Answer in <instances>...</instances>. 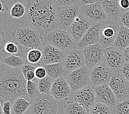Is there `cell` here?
<instances>
[{
  "instance_id": "9a60e30c",
  "label": "cell",
  "mask_w": 129,
  "mask_h": 114,
  "mask_svg": "<svg viewBox=\"0 0 129 114\" xmlns=\"http://www.w3.org/2000/svg\"><path fill=\"white\" fill-rule=\"evenodd\" d=\"M86 65L90 69L102 62L105 49L100 44L87 46L82 50Z\"/></svg>"
},
{
  "instance_id": "7bdbcfd3",
  "label": "cell",
  "mask_w": 129,
  "mask_h": 114,
  "mask_svg": "<svg viewBox=\"0 0 129 114\" xmlns=\"http://www.w3.org/2000/svg\"><path fill=\"white\" fill-rule=\"evenodd\" d=\"M7 10V7H6L5 2L4 1H2L1 2V11L4 12Z\"/></svg>"
},
{
  "instance_id": "603a6c76",
  "label": "cell",
  "mask_w": 129,
  "mask_h": 114,
  "mask_svg": "<svg viewBox=\"0 0 129 114\" xmlns=\"http://www.w3.org/2000/svg\"><path fill=\"white\" fill-rule=\"evenodd\" d=\"M113 46L122 51H124L128 47L129 29L122 26H120Z\"/></svg>"
},
{
  "instance_id": "ac0fdd59",
  "label": "cell",
  "mask_w": 129,
  "mask_h": 114,
  "mask_svg": "<svg viewBox=\"0 0 129 114\" xmlns=\"http://www.w3.org/2000/svg\"><path fill=\"white\" fill-rule=\"evenodd\" d=\"M42 65L62 62L66 53L50 45H44L42 49Z\"/></svg>"
},
{
  "instance_id": "9c48e42d",
  "label": "cell",
  "mask_w": 129,
  "mask_h": 114,
  "mask_svg": "<svg viewBox=\"0 0 129 114\" xmlns=\"http://www.w3.org/2000/svg\"><path fill=\"white\" fill-rule=\"evenodd\" d=\"M114 72L105 64L101 62L90 69V85L94 88L103 85H108Z\"/></svg>"
},
{
  "instance_id": "30bf717a",
  "label": "cell",
  "mask_w": 129,
  "mask_h": 114,
  "mask_svg": "<svg viewBox=\"0 0 129 114\" xmlns=\"http://www.w3.org/2000/svg\"><path fill=\"white\" fill-rule=\"evenodd\" d=\"M108 85L111 88L118 103L129 99V82L120 72H115Z\"/></svg>"
},
{
  "instance_id": "2e32d148",
  "label": "cell",
  "mask_w": 129,
  "mask_h": 114,
  "mask_svg": "<svg viewBox=\"0 0 129 114\" xmlns=\"http://www.w3.org/2000/svg\"><path fill=\"white\" fill-rule=\"evenodd\" d=\"M92 24L90 21L80 13L67 31L71 35L76 44H78Z\"/></svg>"
},
{
  "instance_id": "b9f144b4",
  "label": "cell",
  "mask_w": 129,
  "mask_h": 114,
  "mask_svg": "<svg viewBox=\"0 0 129 114\" xmlns=\"http://www.w3.org/2000/svg\"><path fill=\"white\" fill-rule=\"evenodd\" d=\"M124 58L126 62H129V46L123 51Z\"/></svg>"
},
{
  "instance_id": "7a4b0ae2",
  "label": "cell",
  "mask_w": 129,
  "mask_h": 114,
  "mask_svg": "<svg viewBox=\"0 0 129 114\" xmlns=\"http://www.w3.org/2000/svg\"><path fill=\"white\" fill-rule=\"evenodd\" d=\"M27 81L21 68H14L1 62L0 64V95L11 102L26 95Z\"/></svg>"
},
{
  "instance_id": "44dd1931",
  "label": "cell",
  "mask_w": 129,
  "mask_h": 114,
  "mask_svg": "<svg viewBox=\"0 0 129 114\" xmlns=\"http://www.w3.org/2000/svg\"><path fill=\"white\" fill-rule=\"evenodd\" d=\"M100 3L108 19L118 21L122 13L119 0H100Z\"/></svg>"
},
{
  "instance_id": "f546056e",
  "label": "cell",
  "mask_w": 129,
  "mask_h": 114,
  "mask_svg": "<svg viewBox=\"0 0 129 114\" xmlns=\"http://www.w3.org/2000/svg\"><path fill=\"white\" fill-rule=\"evenodd\" d=\"M54 82V80L48 75L44 79L39 80V88L40 93L50 95Z\"/></svg>"
},
{
  "instance_id": "8d00e7d4",
  "label": "cell",
  "mask_w": 129,
  "mask_h": 114,
  "mask_svg": "<svg viewBox=\"0 0 129 114\" xmlns=\"http://www.w3.org/2000/svg\"><path fill=\"white\" fill-rule=\"evenodd\" d=\"M121 74L129 82V62H126L120 71Z\"/></svg>"
},
{
  "instance_id": "7c38bea8",
  "label": "cell",
  "mask_w": 129,
  "mask_h": 114,
  "mask_svg": "<svg viewBox=\"0 0 129 114\" xmlns=\"http://www.w3.org/2000/svg\"><path fill=\"white\" fill-rule=\"evenodd\" d=\"M80 13L92 24L103 22L108 19L100 2L91 5H80Z\"/></svg>"
},
{
  "instance_id": "ba28073f",
  "label": "cell",
  "mask_w": 129,
  "mask_h": 114,
  "mask_svg": "<svg viewBox=\"0 0 129 114\" xmlns=\"http://www.w3.org/2000/svg\"><path fill=\"white\" fill-rule=\"evenodd\" d=\"M90 69L85 65L70 72L66 76L73 93L90 85Z\"/></svg>"
},
{
  "instance_id": "7402d4cb",
  "label": "cell",
  "mask_w": 129,
  "mask_h": 114,
  "mask_svg": "<svg viewBox=\"0 0 129 114\" xmlns=\"http://www.w3.org/2000/svg\"><path fill=\"white\" fill-rule=\"evenodd\" d=\"M44 66L46 70L47 75L54 80L66 78L68 74L63 61L57 64L44 65Z\"/></svg>"
},
{
  "instance_id": "d590c367",
  "label": "cell",
  "mask_w": 129,
  "mask_h": 114,
  "mask_svg": "<svg viewBox=\"0 0 129 114\" xmlns=\"http://www.w3.org/2000/svg\"><path fill=\"white\" fill-rule=\"evenodd\" d=\"M1 109L4 114H12V104L11 101H6L2 104L1 101Z\"/></svg>"
},
{
  "instance_id": "ab89813d",
  "label": "cell",
  "mask_w": 129,
  "mask_h": 114,
  "mask_svg": "<svg viewBox=\"0 0 129 114\" xmlns=\"http://www.w3.org/2000/svg\"><path fill=\"white\" fill-rule=\"evenodd\" d=\"M36 67H37L31 65L30 64H25V65H24L23 66H22V67H21V69L24 74V73H25L26 71H27L29 70H35Z\"/></svg>"
},
{
  "instance_id": "1f68e13d",
  "label": "cell",
  "mask_w": 129,
  "mask_h": 114,
  "mask_svg": "<svg viewBox=\"0 0 129 114\" xmlns=\"http://www.w3.org/2000/svg\"><path fill=\"white\" fill-rule=\"evenodd\" d=\"M114 114H129V99L117 103L114 107Z\"/></svg>"
},
{
  "instance_id": "836d02e7",
  "label": "cell",
  "mask_w": 129,
  "mask_h": 114,
  "mask_svg": "<svg viewBox=\"0 0 129 114\" xmlns=\"http://www.w3.org/2000/svg\"><path fill=\"white\" fill-rule=\"evenodd\" d=\"M118 21L121 26L129 29V11L122 12Z\"/></svg>"
},
{
  "instance_id": "d4e9b609",
  "label": "cell",
  "mask_w": 129,
  "mask_h": 114,
  "mask_svg": "<svg viewBox=\"0 0 129 114\" xmlns=\"http://www.w3.org/2000/svg\"><path fill=\"white\" fill-rule=\"evenodd\" d=\"M1 62L14 68H21L26 64L25 61L19 56L6 54H4L1 56Z\"/></svg>"
},
{
  "instance_id": "484cf974",
  "label": "cell",
  "mask_w": 129,
  "mask_h": 114,
  "mask_svg": "<svg viewBox=\"0 0 129 114\" xmlns=\"http://www.w3.org/2000/svg\"><path fill=\"white\" fill-rule=\"evenodd\" d=\"M31 103L25 98H19L15 100L12 105V114H24L29 109Z\"/></svg>"
},
{
  "instance_id": "f35d334b",
  "label": "cell",
  "mask_w": 129,
  "mask_h": 114,
  "mask_svg": "<svg viewBox=\"0 0 129 114\" xmlns=\"http://www.w3.org/2000/svg\"><path fill=\"white\" fill-rule=\"evenodd\" d=\"M24 76L25 77V78L27 81H32V80H34L36 78L35 70L27 71L25 73H24Z\"/></svg>"
},
{
  "instance_id": "5b68a950",
  "label": "cell",
  "mask_w": 129,
  "mask_h": 114,
  "mask_svg": "<svg viewBox=\"0 0 129 114\" xmlns=\"http://www.w3.org/2000/svg\"><path fill=\"white\" fill-rule=\"evenodd\" d=\"M58 109L56 100L51 95L41 94L33 101L29 114H57Z\"/></svg>"
},
{
  "instance_id": "74e56055",
  "label": "cell",
  "mask_w": 129,
  "mask_h": 114,
  "mask_svg": "<svg viewBox=\"0 0 129 114\" xmlns=\"http://www.w3.org/2000/svg\"><path fill=\"white\" fill-rule=\"evenodd\" d=\"M119 3L122 13L129 11V0H119Z\"/></svg>"
},
{
  "instance_id": "cb8c5ba5",
  "label": "cell",
  "mask_w": 129,
  "mask_h": 114,
  "mask_svg": "<svg viewBox=\"0 0 129 114\" xmlns=\"http://www.w3.org/2000/svg\"><path fill=\"white\" fill-rule=\"evenodd\" d=\"M42 53L39 49H29L27 50L25 61L26 64H30L34 66H43L42 64ZM37 67V66H36Z\"/></svg>"
},
{
  "instance_id": "8fae6325",
  "label": "cell",
  "mask_w": 129,
  "mask_h": 114,
  "mask_svg": "<svg viewBox=\"0 0 129 114\" xmlns=\"http://www.w3.org/2000/svg\"><path fill=\"white\" fill-rule=\"evenodd\" d=\"M102 62L105 64L114 73L120 72L126 62L123 51L114 46L105 49Z\"/></svg>"
},
{
  "instance_id": "d6986e66",
  "label": "cell",
  "mask_w": 129,
  "mask_h": 114,
  "mask_svg": "<svg viewBox=\"0 0 129 114\" xmlns=\"http://www.w3.org/2000/svg\"><path fill=\"white\" fill-rule=\"evenodd\" d=\"M101 26L102 22L92 24L80 41L77 44L78 48L83 50L87 46L100 44Z\"/></svg>"
},
{
  "instance_id": "52a82bcc",
  "label": "cell",
  "mask_w": 129,
  "mask_h": 114,
  "mask_svg": "<svg viewBox=\"0 0 129 114\" xmlns=\"http://www.w3.org/2000/svg\"><path fill=\"white\" fill-rule=\"evenodd\" d=\"M80 14V5L57 7L58 29L67 31Z\"/></svg>"
},
{
  "instance_id": "4fadbf2b",
  "label": "cell",
  "mask_w": 129,
  "mask_h": 114,
  "mask_svg": "<svg viewBox=\"0 0 129 114\" xmlns=\"http://www.w3.org/2000/svg\"><path fill=\"white\" fill-rule=\"evenodd\" d=\"M73 97L75 101L84 107L88 113L91 107L97 102L94 88L91 85L74 92Z\"/></svg>"
},
{
  "instance_id": "4dcf8cb0",
  "label": "cell",
  "mask_w": 129,
  "mask_h": 114,
  "mask_svg": "<svg viewBox=\"0 0 129 114\" xmlns=\"http://www.w3.org/2000/svg\"><path fill=\"white\" fill-rule=\"evenodd\" d=\"M89 114H111L110 107L97 102L90 109Z\"/></svg>"
},
{
  "instance_id": "5bb4252c",
  "label": "cell",
  "mask_w": 129,
  "mask_h": 114,
  "mask_svg": "<svg viewBox=\"0 0 129 114\" xmlns=\"http://www.w3.org/2000/svg\"><path fill=\"white\" fill-rule=\"evenodd\" d=\"M63 63L68 73L86 65L82 50L78 48L66 53Z\"/></svg>"
},
{
  "instance_id": "8992f818",
  "label": "cell",
  "mask_w": 129,
  "mask_h": 114,
  "mask_svg": "<svg viewBox=\"0 0 129 114\" xmlns=\"http://www.w3.org/2000/svg\"><path fill=\"white\" fill-rule=\"evenodd\" d=\"M120 26L119 21L115 20L108 19L102 22L100 44L104 49L114 46Z\"/></svg>"
},
{
  "instance_id": "e575fe53",
  "label": "cell",
  "mask_w": 129,
  "mask_h": 114,
  "mask_svg": "<svg viewBox=\"0 0 129 114\" xmlns=\"http://www.w3.org/2000/svg\"><path fill=\"white\" fill-rule=\"evenodd\" d=\"M35 77L37 79L41 80L45 78L47 76L46 70L44 66H40L37 67L35 70Z\"/></svg>"
},
{
  "instance_id": "277c9868",
  "label": "cell",
  "mask_w": 129,
  "mask_h": 114,
  "mask_svg": "<svg viewBox=\"0 0 129 114\" xmlns=\"http://www.w3.org/2000/svg\"><path fill=\"white\" fill-rule=\"evenodd\" d=\"M41 37L44 45H50L65 53L78 48L74 39L67 31L56 29Z\"/></svg>"
},
{
  "instance_id": "3957f363",
  "label": "cell",
  "mask_w": 129,
  "mask_h": 114,
  "mask_svg": "<svg viewBox=\"0 0 129 114\" xmlns=\"http://www.w3.org/2000/svg\"><path fill=\"white\" fill-rule=\"evenodd\" d=\"M12 36L15 42L25 49L42 50L44 46L41 35L29 26L17 25L12 32Z\"/></svg>"
},
{
  "instance_id": "60d3db41",
  "label": "cell",
  "mask_w": 129,
  "mask_h": 114,
  "mask_svg": "<svg viewBox=\"0 0 129 114\" xmlns=\"http://www.w3.org/2000/svg\"><path fill=\"white\" fill-rule=\"evenodd\" d=\"M100 0H79V5L80 6L91 5L100 2Z\"/></svg>"
},
{
  "instance_id": "4316f807",
  "label": "cell",
  "mask_w": 129,
  "mask_h": 114,
  "mask_svg": "<svg viewBox=\"0 0 129 114\" xmlns=\"http://www.w3.org/2000/svg\"><path fill=\"white\" fill-rule=\"evenodd\" d=\"M26 6L21 0H16L10 12L11 17L14 19H19L26 14Z\"/></svg>"
},
{
  "instance_id": "ffe728a7",
  "label": "cell",
  "mask_w": 129,
  "mask_h": 114,
  "mask_svg": "<svg viewBox=\"0 0 129 114\" xmlns=\"http://www.w3.org/2000/svg\"><path fill=\"white\" fill-rule=\"evenodd\" d=\"M97 101L109 107H114L118 103L112 89L108 85H103L94 87Z\"/></svg>"
},
{
  "instance_id": "83f0119b",
  "label": "cell",
  "mask_w": 129,
  "mask_h": 114,
  "mask_svg": "<svg viewBox=\"0 0 129 114\" xmlns=\"http://www.w3.org/2000/svg\"><path fill=\"white\" fill-rule=\"evenodd\" d=\"M26 91L27 95L33 101L39 97L41 94L39 88V80L35 78L32 81H27Z\"/></svg>"
},
{
  "instance_id": "f1b7e54d",
  "label": "cell",
  "mask_w": 129,
  "mask_h": 114,
  "mask_svg": "<svg viewBox=\"0 0 129 114\" xmlns=\"http://www.w3.org/2000/svg\"><path fill=\"white\" fill-rule=\"evenodd\" d=\"M66 114H89L80 104L76 101H68L64 107Z\"/></svg>"
},
{
  "instance_id": "e0dca14e",
  "label": "cell",
  "mask_w": 129,
  "mask_h": 114,
  "mask_svg": "<svg viewBox=\"0 0 129 114\" xmlns=\"http://www.w3.org/2000/svg\"><path fill=\"white\" fill-rule=\"evenodd\" d=\"M72 92L66 78H63L54 80L50 95L56 100L63 101L68 99Z\"/></svg>"
},
{
  "instance_id": "6da1fadb",
  "label": "cell",
  "mask_w": 129,
  "mask_h": 114,
  "mask_svg": "<svg viewBox=\"0 0 129 114\" xmlns=\"http://www.w3.org/2000/svg\"><path fill=\"white\" fill-rule=\"evenodd\" d=\"M26 25L44 35L58 29L57 7L52 0H26Z\"/></svg>"
},
{
  "instance_id": "d6a6232c",
  "label": "cell",
  "mask_w": 129,
  "mask_h": 114,
  "mask_svg": "<svg viewBox=\"0 0 129 114\" xmlns=\"http://www.w3.org/2000/svg\"><path fill=\"white\" fill-rule=\"evenodd\" d=\"M57 7L79 5V0H52Z\"/></svg>"
}]
</instances>
